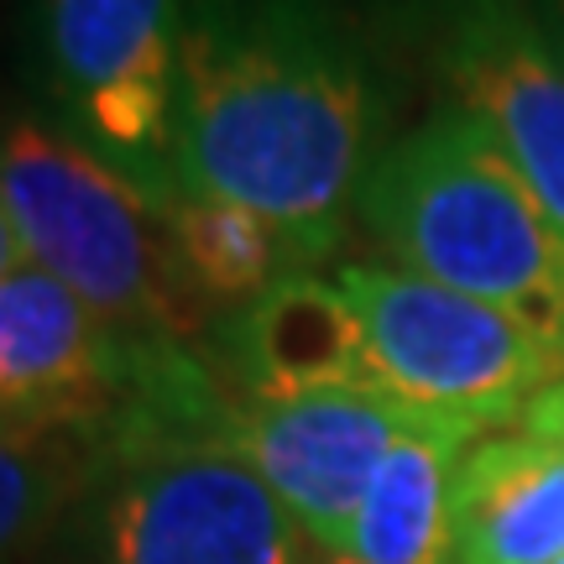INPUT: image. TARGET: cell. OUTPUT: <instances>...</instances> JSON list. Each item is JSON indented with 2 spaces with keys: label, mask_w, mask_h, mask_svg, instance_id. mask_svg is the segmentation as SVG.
I'll use <instances>...</instances> for the list:
<instances>
[{
  "label": "cell",
  "mask_w": 564,
  "mask_h": 564,
  "mask_svg": "<svg viewBox=\"0 0 564 564\" xmlns=\"http://www.w3.org/2000/svg\"><path fill=\"white\" fill-rule=\"evenodd\" d=\"M371 162V74L329 0H183V194L262 215L314 267Z\"/></svg>",
  "instance_id": "6da1fadb"
},
{
  "label": "cell",
  "mask_w": 564,
  "mask_h": 564,
  "mask_svg": "<svg viewBox=\"0 0 564 564\" xmlns=\"http://www.w3.org/2000/svg\"><path fill=\"white\" fill-rule=\"evenodd\" d=\"M361 225L392 267L502 308L564 345V230L465 105L377 152L356 194Z\"/></svg>",
  "instance_id": "7a4b0ae2"
},
{
  "label": "cell",
  "mask_w": 564,
  "mask_h": 564,
  "mask_svg": "<svg viewBox=\"0 0 564 564\" xmlns=\"http://www.w3.org/2000/svg\"><path fill=\"white\" fill-rule=\"evenodd\" d=\"M0 199L26 267L58 278L116 335L173 345L194 324L167 215L53 116H17L0 131Z\"/></svg>",
  "instance_id": "3957f363"
},
{
  "label": "cell",
  "mask_w": 564,
  "mask_h": 564,
  "mask_svg": "<svg viewBox=\"0 0 564 564\" xmlns=\"http://www.w3.org/2000/svg\"><path fill=\"white\" fill-rule=\"evenodd\" d=\"M335 288L356 319L371 387L413 413L491 434L564 377L560 350L539 329L392 262L340 267Z\"/></svg>",
  "instance_id": "277c9868"
},
{
  "label": "cell",
  "mask_w": 564,
  "mask_h": 564,
  "mask_svg": "<svg viewBox=\"0 0 564 564\" xmlns=\"http://www.w3.org/2000/svg\"><path fill=\"white\" fill-rule=\"evenodd\" d=\"M32 53L53 121L167 215L183 194V0H32Z\"/></svg>",
  "instance_id": "5b68a950"
},
{
  "label": "cell",
  "mask_w": 564,
  "mask_h": 564,
  "mask_svg": "<svg viewBox=\"0 0 564 564\" xmlns=\"http://www.w3.org/2000/svg\"><path fill=\"white\" fill-rule=\"evenodd\" d=\"M299 549L262 476L204 434L147 440L105 502V564H299Z\"/></svg>",
  "instance_id": "8992f818"
},
{
  "label": "cell",
  "mask_w": 564,
  "mask_h": 564,
  "mask_svg": "<svg viewBox=\"0 0 564 564\" xmlns=\"http://www.w3.org/2000/svg\"><path fill=\"white\" fill-rule=\"evenodd\" d=\"M419 419L371 387H308L225 408L215 440L262 476L303 544L340 554L377 465Z\"/></svg>",
  "instance_id": "52a82bcc"
},
{
  "label": "cell",
  "mask_w": 564,
  "mask_h": 564,
  "mask_svg": "<svg viewBox=\"0 0 564 564\" xmlns=\"http://www.w3.org/2000/svg\"><path fill=\"white\" fill-rule=\"evenodd\" d=\"M455 105L497 137L533 199L564 230V58L528 0H460L444 37Z\"/></svg>",
  "instance_id": "ba28073f"
},
{
  "label": "cell",
  "mask_w": 564,
  "mask_h": 564,
  "mask_svg": "<svg viewBox=\"0 0 564 564\" xmlns=\"http://www.w3.org/2000/svg\"><path fill=\"white\" fill-rule=\"evenodd\" d=\"M158 345L116 335L58 278L21 267L0 282V413L11 429L95 419L131 382H147Z\"/></svg>",
  "instance_id": "9c48e42d"
},
{
  "label": "cell",
  "mask_w": 564,
  "mask_h": 564,
  "mask_svg": "<svg viewBox=\"0 0 564 564\" xmlns=\"http://www.w3.org/2000/svg\"><path fill=\"white\" fill-rule=\"evenodd\" d=\"M449 549L455 564L564 560V377L460 455L449 486Z\"/></svg>",
  "instance_id": "30bf717a"
},
{
  "label": "cell",
  "mask_w": 564,
  "mask_h": 564,
  "mask_svg": "<svg viewBox=\"0 0 564 564\" xmlns=\"http://www.w3.org/2000/svg\"><path fill=\"white\" fill-rule=\"evenodd\" d=\"M481 429L423 413L387 449L366 486L361 512L345 533L340 560L350 564H455L449 549V486L455 465Z\"/></svg>",
  "instance_id": "8fae6325"
},
{
  "label": "cell",
  "mask_w": 564,
  "mask_h": 564,
  "mask_svg": "<svg viewBox=\"0 0 564 564\" xmlns=\"http://www.w3.org/2000/svg\"><path fill=\"white\" fill-rule=\"evenodd\" d=\"M236 350L251 377V398L308 392V387H371L361 335L335 278H308V272L282 278L267 299L241 308Z\"/></svg>",
  "instance_id": "7c38bea8"
},
{
  "label": "cell",
  "mask_w": 564,
  "mask_h": 564,
  "mask_svg": "<svg viewBox=\"0 0 564 564\" xmlns=\"http://www.w3.org/2000/svg\"><path fill=\"white\" fill-rule=\"evenodd\" d=\"M167 241H173L183 282L194 288L199 303L251 308L282 278L303 272L293 246L262 215L225 199H204V194H183L167 209Z\"/></svg>",
  "instance_id": "4fadbf2b"
},
{
  "label": "cell",
  "mask_w": 564,
  "mask_h": 564,
  "mask_svg": "<svg viewBox=\"0 0 564 564\" xmlns=\"http://www.w3.org/2000/svg\"><path fill=\"white\" fill-rule=\"evenodd\" d=\"M68 502V470L42 434L0 429V564H21L47 539Z\"/></svg>",
  "instance_id": "5bb4252c"
},
{
  "label": "cell",
  "mask_w": 564,
  "mask_h": 564,
  "mask_svg": "<svg viewBox=\"0 0 564 564\" xmlns=\"http://www.w3.org/2000/svg\"><path fill=\"white\" fill-rule=\"evenodd\" d=\"M21 267H26V251H21L17 225H11V209L0 199V282L11 278V272H21Z\"/></svg>",
  "instance_id": "9a60e30c"
},
{
  "label": "cell",
  "mask_w": 564,
  "mask_h": 564,
  "mask_svg": "<svg viewBox=\"0 0 564 564\" xmlns=\"http://www.w3.org/2000/svg\"><path fill=\"white\" fill-rule=\"evenodd\" d=\"M544 26H549V37H554V47H560V58H564V0H544Z\"/></svg>",
  "instance_id": "2e32d148"
},
{
  "label": "cell",
  "mask_w": 564,
  "mask_h": 564,
  "mask_svg": "<svg viewBox=\"0 0 564 564\" xmlns=\"http://www.w3.org/2000/svg\"><path fill=\"white\" fill-rule=\"evenodd\" d=\"M299 564H350V560H340V554H329V549L303 544V549H299Z\"/></svg>",
  "instance_id": "e0dca14e"
},
{
  "label": "cell",
  "mask_w": 564,
  "mask_h": 564,
  "mask_svg": "<svg viewBox=\"0 0 564 564\" xmlns=\"http://www.w3.org/2000/svg\"><path fill=\"white\" fill-rule=\"evenodd\" d=\"M0 429H11V423H6V413H0Z\"/></svg>",
  "instance_id": "ac0fdd59"
},
{
  "label": "cell",
  "mask_w": 564,
  "mask_h": 564,
  "mask_svg": "<svg viewBox=\"0 0 564 564\" xmlns=\"http://www.w3.org/2000/svg\"><path fill=\"white\" fill-rule=\"evenodd\" d=\"M560 361H564V345H560Z\"/></svg>",
  "instance_id": "d6986e66"
},
{
  "label": "cell",
  "mask_w": 564,
  "mask_h": 564,
  "mask_svg": "<svg viewBox=\"0 0 564 564\" xmlns=\"http://www.w3.org/2000/svg\"><path fill=\"white\" fill-rule=\"evenodd\" d=\"M554 564H564V560H554Z\"/></svg>",
  "instance_id": "ffe728a7"
}]
</instances>
